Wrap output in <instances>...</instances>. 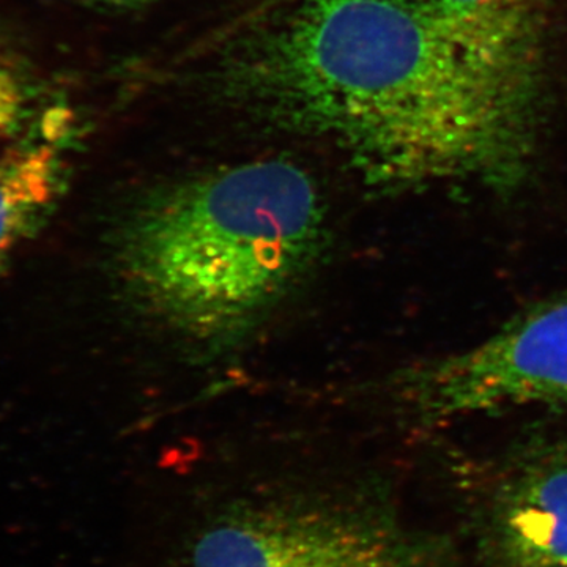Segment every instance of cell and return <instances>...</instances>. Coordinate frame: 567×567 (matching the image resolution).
<instances>
[{
    "instance_id": "obj_1",
    "label": "cell",
    "mask_w": 567,
    "mask_h": 567,
    "mask_svg": "<svg viewBox=\"0 0 567 567\" xmlns=\"http://www.w3.org/2000/svg\"><path fill=\"white\" fill-rule=\"evenodd\" d=\"M205 102L334 145L394 189L517 192L540 123V51L425 0H262L182 63Z\"/></svg>"
},
{
    "instance_id": "obj_2",
    "label": "cell",
    "mask_w": 567,
    "mask_h": 567,
    "mask_svg": "<svg viewBox=\"0 0 567 567\" xmlns=\"http://www.w3.org/2000/svg\"><path fill=\"white\" fill-rule=\"evenodd\" d=\"M315 178L256 159L153 186L114 233L115 271L142 311L194 341L262 320L315 267L324 244Z\"/></svg>"
},
{
    "instance_id": "obj_3",
    "label": "cell",
    "mask_w": 567,
    "mask_h": 567,
    "mask_svg": "<svg viewBox=\"0 0 567 567\" xmlns=\"http://www.w3.org/2000/svg\"><path fill=\"white\" fill-rule=\"evenodd\" d=\"M398 391L427 425L566 405L567 290L527 306L476 344L410 365Z\"/></svg>"
},
{
    "instance_id": "obj_4",
    "label": "cell",
    "mask_w": 567,
    "mask_h": 567,
    "mask_svg": "<svg viewBox=\"0 0 567 567\" xmlns=\"http://www.w3.org/2000/svg\"><path fill=\"white\" fill-rule=\"evenodd\" d=\"M188 567H421L393 529L322 505L245 507L194 540Z\"/></svg>"
},
{
    "instance_id": "obj_5",
    "label": "cell",
    "mask_w": 567,
    "mask_h": 567,
    "mask_svg": "<svg viewBox=\"0 0 567 567\" xmlns=\"http://www.w3.org/2000/svg\"><path fill=\"white\" fill-rule=\"evenodd\" d=\"M66 140L48 112L0 153V271L54 210L66 177Z\"/></svg>"
},
{
    "instance_id": "obj_6",
    "label": "cell",
    "mask_w": 567,
    "mask_h": 567,
    "mask_svg": "<svg viewBox=\"0 0 567 567\" xmlns=\"http://www.w3.org/2000/svg\"><path fill=\"white\" fill-rule=\"evenodd\" d=\"M498 532L517 567L567 566V454L525 462L511 477Z\"/></svg>"
},
{
    "instance_id": "obj_7",
    "label": "cell",
    "mask_w": 567,
    "mask_h": 567,
    "mask_svg": "<svg viewBox=\"0 0 567 567\" xmlns=\"http://www.w3.org/2000/svg\"><path fill=\"white\" fill-rule=\"evenodd\" d=\"M450 20L511 47L540 50L547 0H425Z\"/></svg>"
},
{
    "instance_id": "obj_8",
    "label": "cell",
    "mask_w": 567,
    "mask_h": 567,
    "mask_svg": "<svg viewBox=\"0 0 567 567\" xmlns=\"http://www.w3.org/2000/svg\"><path fill=\"white\" fill-rule=\"evenodd\" d=\"M41 93L32 63L0 37V153L39 121Z\"/></svg>"
},
{
    "instance_id": "obj_9",
    "label": "cell",
    "mask_w": 567,
    "mask_h": 567,
    "mask_svg": "<svg viewBox=\"0 0 567 567\" xmlns=\"http://www.w3.org/2000/svg\"><path fill=\"white\" fill-rule=\"evenodd\" d=\"M78 6L87 7L96 10H132L141 7L151 6L156 0H71Z\"/></svg>"
},
{
    "instance_id": "obj_10",
    "label": "cell",
    "mask_w": 567,
    "mask_h": 567,
    "mask_svg": "<svg viewBox=\"0 0 567 567\" xmlns=\"http://www.w3.org/2000/svg\"><path fill=\"white\" fill-rule=\"evenodd\" d=\"M567 567V566H566Z\"/></svg>"
}]
</instances>
